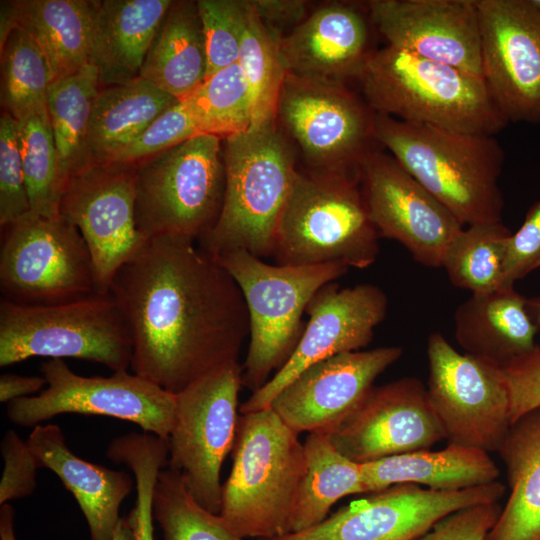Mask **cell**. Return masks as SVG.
<instances>
[{"label":"cell","mask_w":540,"mask_h":540,"mask_svg":"<svg viewBox=\"0 0 540 540\" xmlns=\"http://www.w3.org/2000/svg\"><path fill=\"white\" fill-rule=\"evenodd\" d=\"M497 452L510 494L486 540H540V408L511 424Z\"/></svg>","instance_id":"obj_28"},{"label":"cell","mask_w":540,"mask_h":540,"mask_svg":"<svg viewBox=\"0 0 540 540\" xmlns=\"http://www.w3.org/2000/svg\"><path fill=\"white\" fill-rule=\"evenodd\" d=\"M187 104L179 100L156 118L112 163H138L199 135Z\"/></svg>","instance_id":"obj_43"},{"label":"cell","mask_w":540,"mask_h":540,"mask_svg":"<svg viewBox=\"0 0 540 540\" xmlns=\"http://www.w3.org/2000/svg\"><path fill=\"white\" fill-rule=\"evenodd\" d=\"M47 382L43 376H23L5 373L0 376V402L9 403L15 399L40 393Z\"/></svg>","instance_id":"obj_49"},{"label":"cell","mask_w":540,"mask_h":540,"mask_svg":"<svg viewBox=\"0 0 540 540\" xmlns=\"http://www.w3.org/2000/svg\"><path fill=\"white\" fill-rule=\"evenodd\" d=\"M511 234L502 222L463 227L442 264L450 282L471 294H484L504 287L505 254Z\"/></svg>","instance_id":"obj_34"},{"label":"cell","mask_w":540,"mask_h":540,"mask_svg":"<svg viewBox=\"0 0 540 540\" xmlns=\"http://www.w3.org/2000/svg\"><path fill=\"white\" fill-rule=\"evenodd\" d=\"M372 25L386 45L482 76L476 0H370Z\"/></svg>","instance_id":"obj_22"},{"label":"cell","mask_w":540,"mask_h":540,"mask_svg":"<svg viewBox=\"0 0 540 540\" xmlns=\"http://www.w3.org/2000/svg\"><path fill=\"white\" fill-rule=\"evenodd\" d=\"M359 186L380 238L399 242L422 266L442 267L464 227L445 206L383 148L362 162Z\"/></svg>","instance_id":"obj_17"},{"label":"cell","mask_w":540,"mask_h":540,"mask_svg":"<svg viewBox=\"0 0 540 540\" xmlns=\"http://www.w3.org/2000/svg\"><path fill=\"white\" fill-rule=\"evenodd\" d=\"M387 309V295L375 284L341 287L331 282L323 286L306 309L309 320L291 357L240 405V414L270 408L277 394L309 366L367 347Z\"/></svg>","instance_id":"obj_19"},{"label":"cell","mask_w":540,"mask_h":540,"mask_svg":"<svg viewBox=\"0 0 540 540\" xmlns=\"http://www.w3.org/2000/svg\"><path fill=\"white\" fill-rule=\"evenodd\" d=\"M113 540H134L127 517H121L114 532Z\"/></svg>","instance_id":"obj_52"},{"label":"cell","mask_w":540,"mask_h":540,"mask_svg":"<svg viewBox=\"0 0 540 540\" xmlns=\"http://www.w3.org/2000/svg\"><path fill=\"white\" fill-rule=\"evenodd\" d=\"M0 451L4 462L0 505L32 495L37 487L36 476L40 467L27 441L9 429L1 440Z\"/></svg>","instance_id":"obj_44"},{"label":"cell","mask_w":540,"mask_h":540,"mask_svg":"<svg viewBox=\"0 0 540 540\" xmlns=\"http://www.w3.org/2000/svg\"><path fill=\"white\" fill-rule=\"evenodd\" d=\"M263 24L282 37L300 25L311 12L304 0H250Z\"/></svg>","instance_id":"obj_48"},{"label":"cell","mask_w":540,"mask_h":540,"mask_svg":"<svg viewBox=\"0 0 540 540\" xmlns=\"http://www.w3.org/2000/svg\"><path fill=\"white\" fill-rule=\"evenodd\" d=\"M153 515L163 540H245L219 514L201 506L188 491L181 474L170 468L159 474Z\"/></svg>","instance_id":"obj_39"},{"label":"cell","mask_w":540,"mask_h":540,"mask_svg":"<svg viewBox=\"0 0 540 540\" xmlns=\"http://www.w3.org/2000/svg\"><path fill=\"white\" fill-rule=\"evenodd\" d=\"M178 101L141 77L101 87L94 100L90 121V166L112 163L156 118Z\"/></svg>","instance_id":"obj_30"},{"label":"cell","mask_w":540,"mask_h":540,"mask_svg":"<svg viewBox=\"0 0 540 540\" xmlns=\"http://www.w3.org/2000/svg\"><path fill=\"white\" fill-rule=\"evenodd\" d=\"M32 357L75 358L113 372L130 367L132 342L124 316L108 294L54 305L0 301V366Z\"/></svg>","instance_id":"obj_10"},{"label":"cell","mask_w":540,"mask_h":540,"mask_svg":"<svg viewBox=\"0 0 540 540\" xmlns=\"http://www.w3.org/2000/svg\"><path fill=\"white\" fill-rule=\"evenodd\" d=\"M17 122L31 212L46 218H57L60 216L63 188L47 107Z\"/></svg>","instance_id":"obj_37"},{"label":"cell","mask_w":540,"mask_h":540,"mask_svg":"<svg viewBox=\"0 0 540 540\" xmlns=\"http://www.w3.org/2000/svg\"><path fill=\"white\" fill-rule=\"evenodd\" d=\"M357 81L376 114L487 136L508 124L481 75L388 45L374 50Z\"/></svg>","instance_id":"obj_3"},{"label":"cell","mask_w":540,"mask_h":540,"mask_svg":"<svg viewBox=\"0 0 540 540\" xmlns=\"http://www.w3.org/2000/svg\"><path fill=\"white\" fill-rule=\"evenodd\" d=\"M501 510L498 502L460 509L441 519L417 540H486Z\"/></svg>","instance_id":"obj_47"},{"label":"cell","mask_w":540,"mask_h":540,"mask_svg":"<svg viewBox=\"0 0 540 540\" xmlns=\"http://www.w3.org/2000/svg\"><path fill=\"white\" fill-rule=\"evenodd\" d=\"M247 24L238 63L246 77L252 103V126L275 119L279 93L286 75L280 36L269 30L254 11L250 0Z\"/></svg>","instance_id":"obj_40"},{"label":"cell","mask_w":540,"mask_h":540,"mask_svg":"<svg viewBox=\"0 0 540 540\" xmlns=\"http://www.w3.org/2000/svg\"><path fill=\"white\" fill-rule=\"evenodd\" d=\"M14 516L12 505L8 503L0 505V540H16Z\"/></svg>","instance_id":"obj_51"},{"label":"cell","mask_w":540,"mask_h":540,"mask_svg":"<svg viewBox=\"0 0 540 540\" xmlns=\"http://www.w3.org/2000/svg\"><path fill=\"white\" fill-rule=\"evenodd\" d=\"M26 441L39 467L54 472L74 496L87 521L90 540H113L120 506L135 479L79 458L55 424L35 426Z\"/></svg>","instance_id":"obj_24"},{"label":"cell","mask_w":540,"mask_h":540,"mask_svg":"<svg viewBox=\"0 0 540 540\" xmlns=\"http://www.w3.org/2000/svg\"><path fill=\"white\" fill-rule=\"evenodd\" d=\"M528 311L540 330V295L527 298Z\"/></svg>","instance_id":"obj_53"},{"label":"cell","mask_w":540,"mask_h":540,"mask_svg":"<svg viewBox=\"0 0 540 540\" xmlns=\"http://www.w3.org/2000/svg\"><path fill=\"white\" fill-rule=\"evenodd\" d=\"M359 181L298 170L277 228L275 264H342L365 269L379 255Z\"/></svg>","instance_id":"obj_7"},{"label":"cell","mask_w":540,"mask_h":540,"mask_svg":"<svg viewBox=\"0 0 540 540\" xmlns=\"http://www.w3.org/2000/svg\"><path fill=\"white\" fill-rule=\"evenodd\" d=\"M135 218L150 240L199 242L220 216L226 187L222 139L196 135L135 166Z\"/></svg>","instance_id":"obj_9"},{"label":"cell","mask_w":540,"mask_h":540,"mask_svg":"<svg viewBox=\"0 0 540 540\" xmlns=\"http://www.w3.org/2000/svg\"><path fill=\"white\" fill-rule=\"evenodd\" d=\"M109 293L129 330L133 373L172 394L238 362L249 336L236 281L189 240L150 239L118 270Z\"/></svg>","instance_id":"obj_1"},{"label":"cell","mask_w":540,"mask_h":540,"mask_svg":"<svg viewBox=\"0 0 540 540\" xmlns=\"http://www.w3.org/2000/svg\"><path fill=\"white\" fill-rule=\"evenodd\" d=\"M328 436L342 455L359 464L430 449L445 439L426 386L416 377L373 386L358 409Z\"/></svg>","instance_id":"obj_21"},{"label":"cell","mask_w":540,"mask_h":540,"mask_svg":"<svg viewBox=\"0 0 540 540\" xmlns=\"http://www.w3.org/2000/svg\"><path fill=\"white\" fill-rule=\"evenodd\" d=\"M174 0H94L91 64L100 87L139 77Z\"/></svg>","instance_id":"obj_25"},{"label":"cell","mask_w":540,"mask_h":540,"mask_svg":"<svg viewBox=\"0 0 540 540\" xmlns=\"http://www.w3.org/2000/svg\"><path fill=\"white\" fill-rule=\"evenodd\" d=\"M106 457L134 475L136 504L126 516L134 540H154L153 498L159 474L168 466V440L146 432L128 433L109 443Z\"/></svg>","instance_id":"obj_38"},{"label":"cell","mask_w":540,"mask_h":540,"mask_svg":"<svg viewBox=\"0 0 540 540\" xmlns=\"http://www.w3.org/2000/svg\"><path fill=\"white\" fill-rule=\"evenodd\" d=\"M0 48L10 33L18 26L14 1H1Z\"/></svg>","instance_id":"obj_50"},{"label":"cell","mask_w":540,"mask_h":540,"mask_svg":"<svg viewBox=\"0 0 540 540\" xmlns=\"http://www.w3.org/2000/svg\"><path fill=\"white\" fill-rule=\"evenodd\" d=\"M402 354L399 346H382L319 361L286 385L270 408L297 434L329 435L358 409L378 376Z\"/></svg>","instance_id":"obj_20"},{"label":"cell","mask_w":540,"mask_h":540,"mask_svg":"<svg viewBox=\"0 0 540 540\" xmlns=\"http://www.w3.org/2000/svg\"><path fill=\"white\" fill-rule=\"evenodd\" d=\"M482 77L509 122L540 123V11L530 0H476Z\"/></svg>","instance_id":"obj_18"},{"label":"cell","mask_w":540,"mask_h":540,"mask_svg":"<svg viewBox=\"0 0 540 540\" xmlns=\"http://www.w3.org/2000/svg\"><path fill=\"white\" fill-rule=\"evenodd\" d=\"M47 387L34 396L7 405L9 420L37 426L57 415H102L137 424L143 432L168 439L173 427L176 394L132 373L85 377L73 372L63 359L41 364Z\"/></svg>","instance_id":"obj_14"},{"label":"cell","mask_w":540,"mask_h":540,"mask_svg":"<svg viewBox=\"0 0 540 540\" xmlns=\"http://www.w3.org/2000/svg\"><path fill=\"white\" fill-rule=\"evenodd\" d=\"M539 331L514 286L471 294L454 313V337L464 352L502 367L533 349Z\"/></svg>","instance_id":"obj_26"},{"label":"cell","mask_w":540,"mask_h":540,"mask_svg":"<svg viewBox=\"0 0 540 540\" xmlns=\"http://www.w3.org/2000/svg\"><path fill=\"white\" fill-rule=\"evenodd\" d=\"M2 231V298L20 304L54 305L98 293L87 244L61 215L46 218L30 212Z\"/></svg>","instance_id":"obj_11"},{"label":"cell","mask_w":540,"mask_h":540,"mask_svg":"<svg viewBox=\"0 0 540 540\" xmlns=\"http://www.w3.org/2000/svg\"><path fill=\"white\" fill-rule=\"evenodd\" d=\"M239 286L249 316L242 385L255 392L291 357L304 331L303 315L325 285L344 276L342 264H269L237 249L214 257Z\"/></svg>","instance_id":"obj_6"},{"label":"cell","mask_w":540,"mask_h":540,"mask_svg":"<svg viewBox=\"0 0 540 540\" xmlns=\"http://www.w3.org/2000/svg\"><path fill=\"white\" fill-rule=\"evenodd\" d=\"M100 88L98 71L93 64L54 80L49 86L46 105L63 190L73 175L90 167V121Z\"/></svg>","instance_id":"obj_33"},{"label":"cell","mask_w":540,"mask_h":540,"mask_svg":"<svg viewBox=\"0 0 540 540\" xmlns=\"http://www.w3.org/2000/svg\"><path fill=\"white\" fill-rule=\"evenodd\" d=\"M231 455L220 517L244 539L289 533L305 472L299 434L272 408L240 414Z\"/></svg>","instance_id":"obj_5"},{"label":"cell","mask_w":540,"mask_h":540,"mask_svg":"<svg viewBox=\"0 0 540 540\" xmlns=\"http://www.w3.org/2000/svg\"><path fill=\"white\" fill-rule=\"evenodd\" d=\"M505 490L499 481L458 491L394 484L351 502L311 528L258 540H417L453 512L499 502Z\"/></svg>","instance_id":"obj_15"},{"label":"cell","mask_w":540,"mask_h":540,"mask_svg":"<svg viewBox=\"0 0 540 540\" xmlns=\"http://www.w3.org/2000/svg\"><path fill=\"white\" fill-rule=\"evenodd\" d=\"M1 65L4 112L20 120L47 107L52 72L40 46L22 27L17 26L1 47Z\"/></svg>","instance_id":"obj_35"},{"label":"cell","mask_w":540,"mask_h":540,"mask_svg":"<svg viewBox=\"0 0 540 540\" xmlns=\"http://www.w3.org/2000/svg\"><path fill=\"white\" fill-rule=\"evenodd\" d=\"M380 146L465 227L502 222L499 177L505 153L494 136L463 133L376 114Z\"/></svg>","instance_id":"obj_2"},{"label":"cell","mask_w":540,"mask_h":540,"mask_svg":"<svg viewBox=\"0 0 540 540\" xmlns=\"http://www.w3.org/2000/svg\"><path fill=\"white\" fill-rule=\"evenodd\" d=\"M361 468L367 493L401 483L458 491L493 483L500 475L488 452L457 444L394 455L363 463Z\"/></svg>","instance_id":"obj_27"},{"label":"cell","mask_w":540,"mask_h":540,"mask_svg":"<svg viewBox=\"0 0 540 540\" xmlns=\"http://www.w3.org/2000/svg\"><path fill=\"white\" fill-rule=\"evenodd\" d=\"M376 113L347 82L286 73L275 120L304 163L303 171L359 181L364 159L382 148Z\"/></svg>","instance_id":"obj_8"},{"label":"cell","mask_w":540,"mask_h":540,"mask_svg":"<svg viewBox=\"0 0 540 540\" xmlns=\"http://www.w3.org/2000/svg\"><path fill=\"white\" fill-rule=\"evenodd\" d=\"M205 35L197 1L174 0L143 62L139 77L178 100L207 76Z\"/></svg>","instance_id":"obj_29"},{"label":"cell","mask_w":540,"mask_h":540,"mask_svg":"<svg viewBox=\"0 0 540 540\" xmlns=\"http://www.w3.org/2000/svg\"><path fill=\"white\" fill-rule=\"evenodd\" d=\"M305 472L289 533L311 528L328 516L332 506L353 494L367 493L361 464L342 455L328 434L312 432L304 443Z\"/></svg>","instance_id":"obj_32"},{"label":"cell","mask_w":540,"mask_h":540,"mask_svg":"<svg viewBox=\"0 0 540 540\" xmlns=\"http://www.w3.org/2000/svg\"><path fill=\"white\" fill-rule=\"evenodd\" d=\"M135 183V166L95 165L73 175L61 196L60 215L84 238L100 294L149 241L136 224Z\"/></svg>","instance_id":"obj_16"},{"label":"cell","mask_w":540,"mask_h":540,"mask_svg":"<svg viewBox=\"0 0 540 540\" xmlns=\"http://www.w3.org/2000/svg\"><path fill=\"white\" fill-rule=\"evenodd\" d=\"M430 405L448 444L497 452L511 426L503 367L456 350L440 332L427 340Z\"/></svg>","instance_id":"obj_13"},{"label":"cell","mask_w":540,"mask_h":540,"mask_svg":"<svg viewBox=\"0 0 540 540\" xmlns=\"http://www.w3.org/2000/svg\"><path fill=\"white\" fill-rule=\"evenodd\" d=\"M532 5L540 11V0H530Z\"/></svg>","instance_id":"obj_54"},{"label":"cell","mask_w":540,"mask_h":540,"mask_svg":"<svg viewBox=\"0 0 540 540\" xmlns=\"http://www.w3.org/2000/svg\"><path fill=\"white\" fill-rule=\"evenodd\" d=\"M540 267V199L527 211L525 219L508 239L503 286L515 282Z\"/></svg>","instance_id":"obj_45"},{"label":"cell","mask_w":540,"mask_h":540,"mask_svg":"<svg viewBox=\"0 0 540 540\" xmlns=\"http://www.w3.org/2000/svg\"><path fill=\"white\" fill-rule=\"evenodd\" d=\"M17 25L43 51L53 81L91 64L94 0L14 1Z\"/></svg>","instance_id":"obj_31"},{"label":"cell","mask_w":540,"mask_h":540,"mask_svg":"<svg viewBox=\"0 0 540 540\" xmlns=\"http://www.w3.org/2000/svg\"><path fill=\"white\" fill-rule=\"evenodd\" d=\"M226 187L214 228L198 242L213 257L242 249L266 258L292 192L297 153L275 119L222 140Z\"/></svg>","instance_id":"obj_4"},{"label":"cell","mask_w":540,"mask_h":540,"mask_svg":"<svg viewBox=\"0 0 540 540\" xmlns=\"http://www.w3.org/2000/svg\"><path fill=\"white\" fill-rule=\"evenodd\" d=\"M373 30L365 2L323 4L280 38L286 73L341 82L357 80L375 50Z\"/></svg>","instance_id":"obj_23"},{"label":"cell","mask_w":540,"mask_h":540,"mask_svg":"<svg viewBox=\"0 0 540 540\" xmlns=\"http://www.w3.org/2000/svg\"><path fill=\"white\" fill-rule=\"evenodd\" d=\"M31 212L19 146L18 122L0 117V226L5 228Z\"/></svg>","instance_id":"obj_42"},{"label":"cell","mask_w":540,"mask_h":540,"mask_svg":"<svg viewBox=\"0 0 540 540\" xmlns=\"http://www.w3.org/2000/svg\"><path fill=\"white\" fill-rule=\"evenodd\" d=\"M182 100L193 115L200 134L224 140L252 127L250 89L239 63L206 77L192 94Z\"/></svg>","instance_id":"obj_36"},{"label":"cell","mask_w":540,"mask_h":540,"mask_svg":"<svg viewBox=\"0 0 540 540\" xmlns=\"http://www.w3.org/2000/svg\"><path fill=\"white\" fill-rule=\"evenodd\" d=\"M206 41L207 76L238 63L248 0H197ZM206 79V78H205Z\"/></svg>","instance_id":"obj_41"},{"label":"cell","mask_w":540,"mask_h":540,"mask_svg":"<svg viewBox=\"0 0 540 540\" xmlns=\"http://www.w3.org/2000/svg\"><path fill=\"white\" fill-rule=\"evenodd\" d=\"M241 386L242 366L234 362L176 394L168 468L178 471L193 498L215 514L221 507L222 465L236 438Z\"/></svg>","instance_id":"obj_12"},{"label":"cell","mask_w":540,"mask_h":540,"mask_svg":"<svg viewBox=\"0 0 540 540\" xmlns=\"http://www.w3.org/2000/svg\"><path fill=\"white\" fill-rule=\"evenodd\" d=\"M510 395L511 424L524 414L540 408V346L503 366Z\"/></svg>","instance_id":"obj_46"}]
</instances>
